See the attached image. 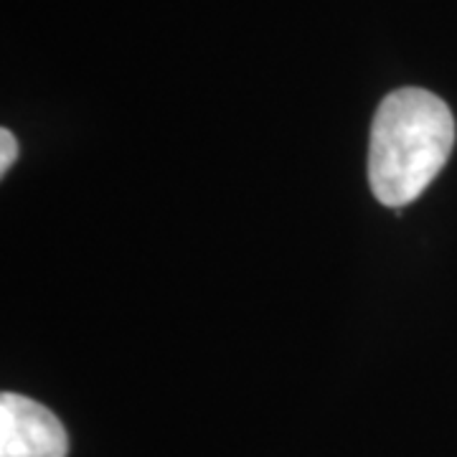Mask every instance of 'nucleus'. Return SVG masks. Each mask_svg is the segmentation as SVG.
Segmentation results:
<instances>
[{"label": "nucleus", "instance_id": "1", "mask_svg": "<svg viewBox=\"0 0 457 457\" xmlns=\"http://www.w3.org/2000/svg\"><path fill=\"white\" fill-rule=\"evenodd\" d=\"M455 145V117L437 95L404 87L378 104L369 145L376 201L402 209L437 179Z\"/></svg>", "mask_w": 457, "mask_h": 457}, {"label": "nucleus", "instance_id": "2", "mask_svg": "<svg viewBox=\"0 0 457 457\" xmlns=\"http://www.w3.org/2000/svg\"><path fill=\"white\" fill-rule=\"evenodd\" d=\"M69 437L49 409L21 394L0 396V457H66Z\"/></svg>", "mask_w": 457, "mask_h": 457}, {"label": "nucleus", "instance_id": "3", "mask_svg": "<svg viewBox=\"0 0 457 457\" xmlns=\"http://www.w3.org/2000/svg\"><path fill=\"white\" fill-rule=\"evenodd\" d=\"M18 155V145H16V137H13V132L11 130H0V173L5 176L8 173V168L13 165Z\"/></svg>", "mask_w": 457, "mask_h": 457}]
</instances>
